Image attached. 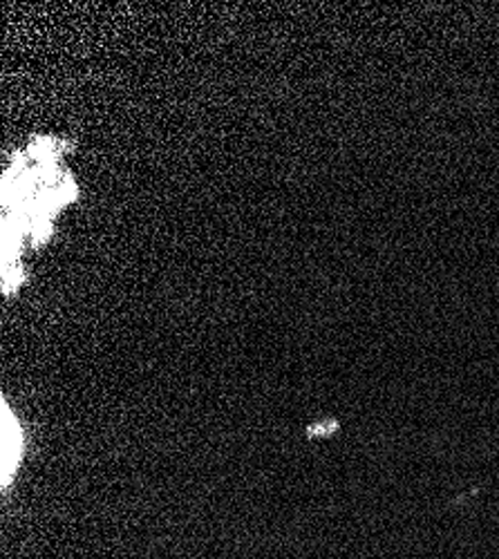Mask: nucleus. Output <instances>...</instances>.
Here are the masks:
<instances>
[{
    "mask_svg": "<svg viewBox=\"0 0 499 559\" xmlns=\"http://www.w3.org/2000/svg\"><path fill=\"white\" fill-rule=\"evenodd\" d=\"M25 452L23 430L16 421V416L10 412V405L3 401V488L14 479L21 459Z\"/></svg>",
    "mask_w": 499,
    "mask_h": 559,
    "instance_id": "obj_1",
    "label": "nucleus"
}]
</instances>
